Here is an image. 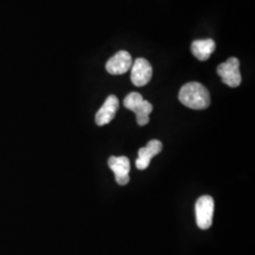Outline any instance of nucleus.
Wrapping results in <instances>:
<instances>
[{"label":"nucleus","instance_id":"f257e3e1","mask_svg":"<svg viewBox=\"0 0 255 255\" xmlns=\"http://www.w3.org/2000/svg\"><path fill=\"white\" fill-rule=\"evenodd\" d=\"M179 100L182 104L193 110L207 109L211 103L208 89L200 82L184 84L179 93Z\"/></svg>","mask_w":255,"mask_h":255},{"label":"nucleus","instance_id":"f03ea898","mask_svg":"<svg viewBox=\"0 0 255 255\" xmlns=\"http://www.w3.org/2000/svg\"><path fill=\"white\" fill-rule=\"evenodd\" d=\"M124 106L136 115L137 124L139 126H145L149 122V115L153 106L145 101L141 94L137 92L129 93L124 100Z\"/></svg>","mask_w":255,"mask_h":255},{"label":"nucleus","instance_id":"7ed1b4c3","mask_svg":"<svg viewBox=\"0 0 255 255\" xmlns=\"http://www.w3.org/2000/svg\"><path fill=\"white\" fill-rule=\"evenodd\" d=\"M215 211V202L212 197L202 196L195 205L197 225L201 230H207L212 226Z\"/></svg>","mask_w":255,"mask_h":255},{"label":"nucleus","instance_id":"20e7f679","mask_svg":"<svg viewBox=\"0 0 255 255\" xmlns=\"http://www.w3.org/2000/svg\"><path fill=\"white\" fill-rule=\"evenodd\" d=\"M240 63L237 58H229L225 63L219 64L217 72L222 82L230 87L236 88L241 83L242 78L240 73Z\"/></svg>","mask_w":255,"mask_h":255},{"label":"nucleus","instance_id":"39448f33","mask_svg":"<svg viewBox=\"0 0 255 255\" xmlns=\"http://www.w3.org/2000/svg\"><path fill=\"white\" fill-rule=\"evenodd\" d=\"M131 82L138 87H142L147 84L152 77V67L151 64L146 59L138 58L134 64L131 65Z\"/></svg>","mask_w":255,"mask_h":255},{"label":"nucleus","instance_id":"423d86ee","mask_svg":"<svg viewBox=\"0 0 255 255\" xmlns=\"http://www.w3.org/2000/svg\"><path fill=\"white\" fill-rule=\"evenodd\" d=\"M108 164L112 171L115 173L116 181L119 185H126L129 182V160L126 156H111L108 160Z\"/></svg>","mask_w":255,"mask_h":255},{"label":"nucleus","instance_id":"0eeeda50","mask_svg":"<svg viewBox=\"0 0 255 255\" xmlns=\"http://www.w3.org/2000/svg\"><path fill=\"white\" fill-rule=\"evenodd\" d=\"M132 65V59L130 54L120 50L106 63V70L112 75H122L128 72Z\"/></svg>","mask_w":255,"mask_h":255},{"label":"nucleus","instance_id":"6e6552de","mask_svg":"<svg viewBox=\"0 0 255 255\" xmlns=\"http://www.w3.org/2000/svg\"><path fill=\"white\" fill-rule=\"evenodd\" d=\"M163 149V144L159 140H150L145 147H141L138 150V159L135 162L139 170H145L150 164L151 158L159 154Z\"/></svg>","mask_w":255,"mask_h":255},{"label":"nucleus","instance_id":"1a4fd4ad","mask_svg":"<svg viewBox=\"0 0 255 255\" xmlns=\"http://www.w3.org/2000/svg\"><path fill=\"white\" fill-rule=\"evenodd\" d=\"M119 108V99L115 95L109 96L101 109L96 115V123L98 126H104L109 124L116 118Z\"/></svg>","mask_w":255,"mask_h":255},{"label":"nucleus","instance_id":"9d476101","mask_svg":"<svg viewBox=\"0 0 255 255\" xmlns=\"http://www.w3.org/2000/svg\"><path fill=\"white\" fill-rule=\"evenodd\" d=\"M215 49L216 43L213 39L196 40L191 45L192 54L200 61H207Z\"/></svg>","mask_w":255,"mask_h":255}]
</instances>
